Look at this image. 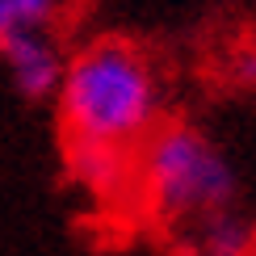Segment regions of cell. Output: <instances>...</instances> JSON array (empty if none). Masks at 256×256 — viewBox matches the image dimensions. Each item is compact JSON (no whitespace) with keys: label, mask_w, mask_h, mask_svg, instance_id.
I'll use <instances>...</instances> for the list:
<instances>
[{"label":"cell","mask_w":256,"mask_h":256,"mask_svg":"<svg viewBox=\"0 0 256 256\" xmlns=\"http://www.w3.org/2000/svg\"><path fill=\"white\" fill-rule=\"evenodd\" d=\"M55 97L63 130L76 143L138 152V143L164 122L160 72L126 38H92L72 50Z\"/></svg>","instance_id":"cell-1"},{"label":"cell","mask_w":256,"mask_h":256,"mask_svg":"<svg viewBox=\"0 0 256 256\" xmlns=\"http://www.w3.org/2000/svg\"><path fill=\"white\" fill-rule=\"evenodd\" d=\"M160 227H194L210 214L240 210V172L231 156L194 122H160L134 152V189Z\"/></svg>","instance_id":"cell-2"},{"label":"cell","mask_w":256,"mask_h":256,"mask_svg":"<svg viewBox=\"0 0 256 256\" xmlns=\"http://www.w3.org/2000/svg\"><path fill=\"white\" fill-rule=\"evenodd\" d=\"M0 59L13 80V88L26 101H46L59 92L63 68H68V50L59 46L55 34H21L0 42Z\"/></svg>","instance_id":"cell-3"},{"label":"cell","mask_w":256,"mask_h":256,"mask_svg":"<svg viewBox=\"0 0 256 256\" xmlns=\"http://www.w3.org/2000/svg\"><path fill=\"white\" fill-rule=\"evenodd\" d=\"M68 168L92 198H122L134 189V152L122 147L68 138Z\"/></svg>","instance_id":"cell-4"},{"label":"cell","mask_w":256,"mask_h":256,"mask_svg":"<svg viewBox=\"0 0 256 256\" xmlns=\"http://www.w3.org/2000/svg\"><path fill=\"white\" fill-rule=\"evenodd\" d=\"M256 240V222L240 210H227V214H210L194 222V227L176 231L180 256H248Z\"/></svg>","instance_id":"cell-5"},{"label":"cell","mask_w":256,"mask_h":256,"mask_svg":"<svg viewBox=\"0 0 256 256\" xmlns=\"http://www.w3.org/2000/svg\"><path fill=\"white\" fill-rule=\"evenodd\" d=\"M72 0H0V42L21 34H50Z\"/></svg>","instance_id":"cell-6"},{"label":"cell","mask_w":256,"mask_h":256,"mask_svg":"<svg viewBox=\"0 0 256 256\" xmlns=\"http://www.w3.org/2000/svg\"><path fill=\"white\" fill-rule=\"evenodd\" d=\"M248 256H256V240H252V252H248Z\"/></svg>","instance_id":"cell-7"}]
</instances>
